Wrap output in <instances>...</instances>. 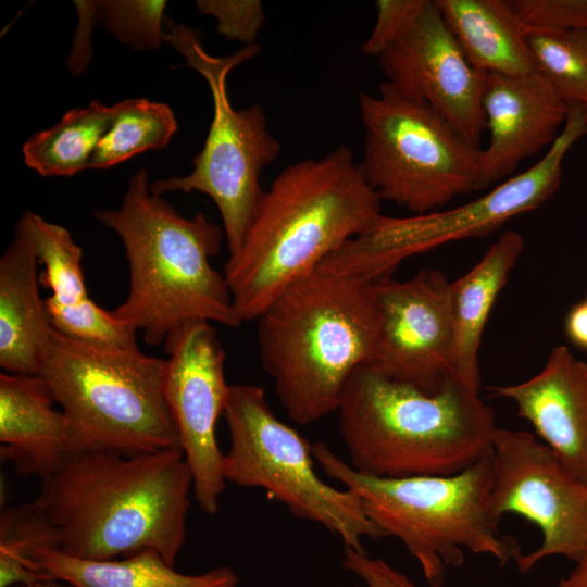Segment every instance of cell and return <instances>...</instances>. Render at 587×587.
<instances>
[{"instance_id": "obj_12", "label": "cell", "mask_w": 587, "mask_h": 587, "mask_svg": "<svg viewBox=\"0 0 587 587\" xmlns=\"http://www.w3.org/2000/svg\"><path fill=\"white\" fill-rule=\"evenodd\" d=\"M490 455V515L497 523L505 514L520 515L542 535L537 549L517 558L519 571L553 555L578 562L587 553V485L526 430L498 427Z\"/></svg>"}, {"instance_id": "obj_30", "label": "cell", "mask_w": 587, "mask_h": 587, "mask_svg": "<svg viewBox=\"0 0 587 587\" xmlns=\"http://www.w3.org/2000/svg\"><path fill=\"white\" fill-rule=\"evenodd\" d=\"M525 33L587 28V0H507Z\"/></svg>"}, {"instance_id": "obj_36", "label": "cell", "mask_w": 587, "mask_h": 587, "mask_svg": "<svg viewBox=\"0 0 587 587\" xmlns=\"http://www.w3.org/2000/svg\"><path fill=\"white\" fill-rule=\"evenodd\" d=\"M559 587H587V553L576 562L574 570L560 580Z\"/></svg>"}, {"instance_id": "obj_35", "label": "cell", "mask_w": 587, "mask_h": 587, "mask_svg": "<svg viewBox=\"0 0 587 587\" xmlns=\"http://www.w3.org/2000/svg\"><path fill=\"white\" fill-rule=\"evenodd\" d=\"M565 333L573 344L587 349V300L571 309L565 320Z\"/></svg>"}, {"instance_id": "obj_25", "label": "cell", "mask_w": 587, "mask_h": 587, "mask_svg": "<svg viewBox=\"0 0 587 587\" xmlns=\"http://www.w3.org/2000/svg\"><path fill=\"white\" fill-rule=\"evenodd\" d=\"M30 245L39 265L40 285L52 294L48 299L61 305H77L90 299L83 271V250L68 229L46 221L32 211L16 224Z\"/></svg>"}, {"instance_id": "obj_2", "label": "cell", "mask_w": 587, "mask_h": 587, "mask_svg": "<svg viewBox=\"0 0 587 587\" xmlns=\"http://www.w3.org/2000/svg\"><path fill=\"white\" fill-rule=\"evenodd\" d=\"M41 482L35 502L59 529L63 553L102 561L150 549L174 565L192 489L180 448L84 452Z\"/></svg>"}, {"instance_id": "obj_3", "label": "cell", "mask_w": 587, "mask_h": 587, "mask_svg": "<svg viewBox=\"0 0 587 587\" xmlns=\"http://www.w3.org/2000/svg\"><path fill=\"white\" fill-rule=\"evenodd\" d=\"M95 216L121 238L129 265V290L113 316L150 346L166 342L193 321L241 324L224 274L211 264L221 250L222 226L202 213L182 216L150 190L146 168L128 182L116 210Z\"/></svg>"}, {"instance_id": "obj_13", "label": "cell", "mask_w": 587, "mask_h": 587, "mask_svg": "<svg viewBox=\"0 0 587 587\" xmlns=\"http://www.w3.org/2000/svg\"><path fill=\"white\" fill-rule=\"evenodd\" d=\"M164 394L192 475V491L208 514L218 511L225 488L223 452L216 424L224 414L229 385L225 351L208 321L187 323L164 344Z\"/></svg>"}, {"instance_id": "obj_5", "label": "cell", "mask_w": 587, "mask_h": 587, "mask_svg": "<svg viewBox=\"0 0 587 587\" xmlns=\"http://www.w3.org/2000/svg\"><path fill=\"white\" fill-rule=\"evenodd\" d=\"M351 467L377 478L452 475L491 452L498 428L479 388L451 376L436 394L353 371L339 404Z\"/></svg>"}, {"instance_id": "obj_9", "label": "cell", "mask_w": 587, "mask_h": 587, "mask_svg": "<svg viewBox=\"0 0 587 587\" xmlns=\"http://www.w3.org/2000/svg\"><path fill=\"white\" fill-rule=\"evenodd\" d=\"M359 105L365 134L359 164L382 201L421 215L477 190L482 149L430 107L386 82L376 96L359 92Z\"/></svg>"}, {"instance_id": "obj_7", "label": "cell", "mask_w": 587, "mask_h": 587, "mask_svg": "<svg viewBox=\"0 0 587 587\" xmlns=\"http://www.w3.org/2000/svg\"><path fill=\"white\" fill-rule=\"evenodd\" d=\"M38 375L67 420L74 455L180 448L164 394L165 360L140 349L93 346L53 328Z\"/></svg>"}, {"instance_id": "obj_14", "label": "cell", "mask_w": 587, "mask_h": 587, "mask_svg": "<svg viewBox=\"0 0 587 587\" xmlns=\"http://www.w3.org/2000/svg\"><path fill=\"white\" fill-rule=\"evenodd\" d=\"M380 325L367 364L384 377L425 394L438 392L451 370V282L436 268L398 282L374 280Z\"/></svg>"}, {"instance_id": "obj_8", "label": "cell", "mask_w": 587, "mask_h": 587, "mask_svg": "<svg viewBox=\"0 0 587 587\" xmlns=\"http://www.w3.org/2000/svg\"><path fill=\"white\" fill-rule=\"evenodd\" d=\"M163 40L205 78L213 99V118L203 148L192 160V171L186 176L154 180L150 190L158 196L172 191L209 196L220 211L228 257H233L264 196L261 173L280 151L261 105L235 109L227 93L228 73L258 55L261 47L245 46L232 55L213 57L204 50L198 30L168 20L164 22Z\"/></svg>"}, {"instance_id": "obj_17", "label": "cell", "mask_w": 587, "mask_h": 587, "mask_svg": "<svg viewBox=\"0 0 587 587\" xmlns=\"http://www.w3.org/2000/svg\"><path fill=\"white\" fill-rule=\"evenodd\" d=\"M492 397L512 400L563 466L587 485V362L566 346L549 353L536 375L519 384L489 388Z\"/></svg>"}, {"instance_id": "obj_4", "label": "cell", "mask_w": 587, "mask_h": 587, "mask_svg": "<svg viewBox=\"0 0 587 587\" xmlns=\"http://www.w3.org/2000/svg\"><path fill=\"white\" fill-rule=\"evenodd\" d=\"M262 365L291 421L337 411L346 382L373 357L380 325L374 280L321 267L283 290L260 314Z\"/></svg>"}, {"instance_id": "obj_19", "label": "cell", "mask_w": 587, "mask_h": 587, "mask_svg": "<svg viewBox=\"0 0 587 587\" xmlns=\"http://www.w3.org/2000/svg\"><path fill=\"white\" fill-rule=\"evenodd\" d=\"M38 266L30 245L15 229L0 258V365L7 373L38 375L53 329L39 295Z\"/></svg>"}, {"instance_id": "obj_21", "label": "cell", "mask_w": 587, "mask_h": 587, "mask_svg": "<svg viewBox=\"0 0 587 587\" xmlns=\"http://www.w3.org/2000/svg\"><path fill=\"white\" fill-rule=\"evenodd\" d=\"M435 2L473 67L509 76L537 72L525 29L507 0Z\"/></svg>"}, {"instance_id": "obj_29", "label": "cell", "mask_w": 587, "mask_h": 587, "mask_svg": "<svg viewBox=\"0 0 587 587\" xmlns=\"http://www.w3.org/2000/svg\"><path fill=\"white\" fill-rule=\"evenodd\" d=\"M166 1H97V18L118 41L138 51L161 47Z\"/></svg>"}, {"instance_id": "obj_11", "label": "cell", "mask_w": 587, "mask_h": 587, "mask_svg": "<svg viewBox=\"0 0 587 587\" xmlns=\"http://www.w3.org/2000/svg\"><path fill=\"white\" fill-rule=\"evenodd\" d=\"M586 134V108L571 105L563 129L533 166L457 208L408 217L384 215L374 228L341 248L339 260L344 271L376 280L388 276L413 254L451 241L487 236L510 218L539 208L559 189L564 158Z\"/></svg>"}, {"instance_id": "obj_15", "label": "cell", "mask_w": 587, "mask_h": 587, "mask_svg": "<svg viewBox=\"0 0 587 587\" xmlns=\"http://www.w3.org/2000/svg\"><path fill=\"white\" fill-rule=\"evenodd\" d=\"M377 58L386 83L397 92L427 104L479 147L487 74L467 61L435 0H425L412 24Z\"/></svg>"}, {"instance_id": "obj_18", "label": "cell", "mask_w": 587, "mask_h": 587, "mask_svg": "<svg viewBox=\"0 0 587 587\" xmlns=\"http://www.w3.org/2000/svg\"><path fill=\"white\" fill-rule=\"evenodd\" d=\"M39 375L0 374V459L21 475L41 480L74 450L67 420Z\"/></svg>"}, {"instance_id": "obj_28", "label": "cell", "mask_w": 587, "mask_h": 587, "mask_svg": "<svg viewBox=\"0 0 587 587\" xmlns=\"http://www.w3.org/2000/svg\"><path fill=\"white\" fill-rule=\"evenodd\" d=\"M52 327L62 335L98 347L138 350L137 330L122 323L91 298L77 305L45 299Z\"/></svg>"}, {"instance_id": "obj_20", "label": "cell", "mask_w": 587, "mask_h": 587, "mask_svg": "<svg viewBox=\"0 0 587 587\" xmlns=\"http://www.w3.org/2000/svg\"><path fill=\"white\" fill-rule=\"evenodd\" d=\"M524 249L514 230L502 233L484 257L451 283L452 375L479 388L478 350L489 313Z\"/></svg>"}, {"instance_id": "obj_6", "label": "cell", "mask_w": 587, "mask_h": 587, "mask_svg": "<svg viewBox=\"0 0 587 587\" xmlns=\"http://www.w3.org/2000/svg\"><path fill=\"white\" fill-rule=\"evenodd\" d=\"M322 471L361 501L383 538L395 537L417 560L429 586L445 583L448 567L464 562V550L504 566L521 555L517 541L499 529L488 502L490 453L452 475L377 478L355 472L322 441L312 444Z\"/></svg>"}, {"instance_id": "obj_1", "label": "cell", "mask_w": 587, "mask_h": 587, "mask_svg": "<svg viewBox=\"0 0 587 587\" xmlns=\"http://www.w3.org/2000/svg\"><path fill=\"white\" fill-rule=\"evenodd\" d=\"M380 202L344 145L283 170L265 190L239 251L224 266L241 323L257 320L289 285L374 228L384 216Z\"/></svg>"}, {"instance_id": "obj_33", "label": "cell", "mask_w": 587, "mask_h": 587, "mask_svg": "<svg viewBox=\"0 0 587 587\" xmlns=\"http://www.w3.org/2000/svg\"><path fill=\"white\" fill-rule=\"evenodd\" d=\"M342 565L361 578L366 587H416L408 576L392 567L385 560L372 558L365 551L345 547ZM429 587L447 586L439 584Z\"/></svg>"}, {"instance_id": "obj_10", "label": "cell", "mask_w": 587, "mask_h": 587, "mask_svg": "<svg viewBox=\"0 0 587 587\" xmlns=\"http://www.w3.org/2000/svg\"><path fill=\"white\" fill-rule=\"evenodd\" d=\"M224 416L229 432L222 461L226 482L264 489L294 516L320 524L345 547L365 551L364 538H383L353 492L321 479L312 444L273 413L261 387L229 386Z\"/></svg>"}, {"instance_id": "obj_24", "label": "cell", "mask_w": 587, "mask_h": 587, "mask_svg": "<svg viewBox=\"0 0 587 587\" xmlns=\"http://www.w3.org/2000/svg\"><path fill=\"white\" fill-rule=\"evenodd\" d=\"M109 128L98 142L90 168H108L147 150L164 148L177 130L172 109L146 98L115 103Z\"/></svg>"}, {"instance_id": "obj_37", "label": "cell", "mask_w": 587, "mask_h": 587, "mask_svg": "<svg viewBox=\"0 0 587 587\" xmlns=\"http://www.w3.org/2000/svg\"><path fill=\"white\" fill-rule=\"evenodd\" d=\"M16 587H76V586L61 579L47 578V579L38 580L33 584L20 585Z\"/></svg>"}, {"instance_id": "obj_31", "label": "cell", "mask_w": 587, "mask_h": 587, "mask_svg": "<svg viewBox=\"0 0 587 587\" xmlns=\"http://www.w3.org/2000/svg\"><path fill=\"white\" fill-rule=\"evenodd\" d=\"M198 11L217 21V33L246 46L255 45L265 21L263 5L259 0H199Z\"/></svg>"}, {"instance_id": "obj_26", "label": "cell", "mask_w": 587, "mask_h": 587, "mask_svg": "<svg viewBox=\"0 0 587 587\" xmlns=\"http://www.w3.org/2000/svg\"><path fill=\"white\" fill-rule=\"evenodd\" d=\"M61 536L43 509L33 501L9 507L0 515V587H16L52 578L39 573L35 557L60 549Z\"/></svg>"}, {"instance_id": "obj_23", "label": "cell", "mask_w": 587, "mask_h": 587, "mask_svg": "<svg viewBox=\"0 0 587 587\" xmlns=\"http://www.w3.org/2000/svg\"><path fill=\"white\" fill-rule=\"evenodd\" d=\"M113 107L93 100L68 110L52 127L23 146L26 165L42 176H73L90 168L96 147L110 126Z\"/></svg>"}, {"instance_id": "obj_16", "label": "cell", "mask_w": 587, "mask_h": 587, "mask_svg": "<svg viewBox=\"0 0 587 587\" xmlns=\"http://www.w3.org/2000/svg\"><path fill=\"white\" fill-rule=\"evenodd\" d=\"M482 105L489 141L480 153L477 190L508 179L523 160L549 148L570 111L538 72L487 74Z\"/></svg>"}, {"instance_id": "obj_22", "label": "cell", "mask_w": 587, "mask_h": 587, "mask_svg": "<svg viewBox=\"0 0 587 587\" xmlns=\"http://www.w3.org/2000/svg\"><path fill=\"white\" fill-rule=\"evenodd\" d=\"M35 569L76 587H236L229 567L188 575L178 573L157 551L143 550L123 560H83L59 549L40 551Z\"/></svg>"}, {"instance_id": "obj_27", "label": "cell", "mask_w": 587, "mask_h": 587, "mask_svg": "<svg viewBox=\"0 0 587 587\" xmlns=\"http://www.w3.org/2000/svg\"><path fill=\"white\" fill-rule=\"evenodd\" d=\"M526 39L536 71L569 107L587 110V28L527 30Z\"/></svg>"}, {"instance_id": "obj_32", "label": "cell", "mask_w": 587, "mask_h": 587, "mask_svg": "<svg viewBox=\"0 0 587 587\" xmlns=\"http://www.w3.org/2000/svg\"><path fill=\"white\" fill-rule=\"evenodd\" d=\"M424 3L425 0L376 1V22L361 51L366 55L378 57L412 24Z\"/></svg>"}, {"instance_id": "obj_34", "label": "cell", "mask_w": 587, "mask_h": 587, "mask_svg": "<svg viewBox=\"0 0 587 587\" xmlns=\"http://www.w3.org/2000/svg\"><path fill=\"white\" fill-rule=\"evenodd\" d=\"M78 9L79 24L75 45L68 61L73 73L82 72L90 60V30L97 18V1H75Z\"/></svg>"}]
</instances>
